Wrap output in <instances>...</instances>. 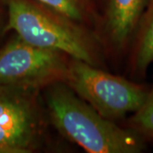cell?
<instances>
[{
  "label": "cell",
  "mask_w": 153,
  "mask_h": 153,
  "mask_svg": "<svg viewBox=\"0 0 153 153\" xmlns=\"http://www.w3.org/2000/svg\"><path fill=\"white\" fill-rule=\"evenodd\" d=\"M59 12L76 23H82L87 16L84 0H34Z\"/></svg>",
  "instance_id": "9"
},
{
  "label": "cell",
  "mask_w": 153,
  "mask_h": 153,
  "mask_svg": "<svg viewBox=\"0 0 153 153\" xmlns=\"http://www.w3.org/2000/svg\"><path fill=\"white\" fill-rule=\"evenodd\" d=\"M64 82L48 86L45 101L52 123L62 135L90 153H138L145 140L102 117Z\"/></svg>",
  "instance_id": "1"
},
{
  "label": "cell",
  "mask_w": 153,
  "mask_h": 153,
  "mask_svg": "<svg viewBox=\"0 0 153 153\" xmlns=\"http://www.w3.org/2000/svg\"><path fill=\"white\" fill-rule=\"evenodd\" d=\"M65 82L102 117L111 121L135 112L146 100L150 88L72 58Z\"/></svg>",
  "instance_id": "3"
},
{
  "label": "cell",
  "mask_w": 153,
  "mask_h": 153,
  "mask_svg": "<svg viewBox=\"0 0 153 153\" xmlns=\"http://www.w3.org/2000/svg\"><path fill=\"white\" fill-rule=\"evenodd\" d=\"M128 128L144 140H153V83L142 105L128 119Z\"/></svg>",
  "instance_id": "8"
},
{
  "label": "cell",
  "mask_w": 153,
  "mask_h": 153,
  "mask_svg": "<svg viewBox=\"0 0 153 153\" xmlns=\"http://www.w3.org/2000/svg\"><path fill=\"white\" fill-rule=\"evenodd\" d=\"M37 94L0 83V147L8 153L31 152L38 145L44 123Z\"/></svg>",
  "instance_id": "5"
},
{
  "label": "cell",
  "mask_w": 153,
  "mask_h": 153,
  "mask_svg": "<svg viewBox=\"0 0 153 153\" xmlns=\"http://www.w3.org/2000/svg\"><path fill=\"white\" fill-rule=\"evenodd\" d=\"M6 31H15L28 44L96 66L94 43L78 23L34 0H6Z\"/></svg>",
  "instance_id": "2"
},
{
  "label": "cell",
  "mask_w": 153,
  "mask_h": 153,
  "mask_svg": "<svg viewBox=\"0 0 153 153\" xmlns=\"http://www.w3.org/2000/svg\"><path fill=\"white\" fill-rule=\"evenodd\" d=\"M149 0H107L105 31L111 46L123 51L136 36Z\"/></svg>",
  "instance_id": "6"
},
{
  "label": "cell",
  "mask_w": 153,
  "mask_h": 153,
  "mask_svg": "<svg viewBox=\"0 0 153 153\" xmlns=\"http://www.w3.org/2000/svg\"><path fill=\"white\" fill-rule=\"evenodd\" d=\"M153 63V0H149L131 46L129 68L134 78L146 76Z\"/></svg>",
  "instance_id": "7"
},
{
  "label": "cell",
  "mask_w": 153,
  "mask_h": 153,
  "mask_svg": "<svg viewBox=\"0 0 153 153\" xmlns=\"http://www.w3.org/2000/svg\"><path fill=\"white\" fill-rule=\"evenodd\" d=\"M66 55L28 44L17 36L0 49V83L38 90L65 82L69 68Z\"/></svg>",
  "instance_id": "4"
},
{
  "label": "cell",
  "mask_w": 153,
  "mask_h": 153,
  "mask_svg": "<svg viewBox=\"0 0 153 153\" xmlns=\"http://www.w3.org/2000/svg\"><path fill=\"white\" fill-rule=\"evenodd\" d=\"M0 153H8V152L6 151L5 149H4V148L0 147Z\"/></svg>",
  "instance_id": "10"
}]
</instances>
